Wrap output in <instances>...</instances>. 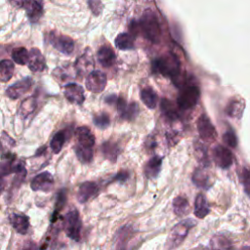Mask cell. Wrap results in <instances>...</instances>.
<instances>
[{
  "label": "cell",
  "instance_id": "7bdbcfd3",
  "mask_svg": "<svg viewBox=\"0 0 250 250\" xmlns=\"http://www.w3.org/2000/svg\"><path fill=\"white\" fill-rule=\"evenodd\" d=\"M127 178H128V173L125 172V171H120L118 173V175L116 176L115 180H117V181H125Z\"/></svg>",
  "mask_w": 250,
  "mask_h": 250
},
{
  "label": "cell",
  "instance_id": "f35d334b",
  "mask_svg": "<svg viewBox=\"0 0 250 250\" xmlns=\"http://www.w3.org/2000/svg\"><path fill=\"white\" fill-rule=\"evenodd\" d=\"M194 150H195V155H196L195 157H196V159L199 162L203 163L202 165H205V166L208 165L209 160H208V155H207L206 150H205V146L203 145L199 144V145L194 146Z\"/></svg>",
  "mask_w": 250,
  "mask_h": 250
},
{
  "label": "cell",
  "instance_id": "9c48e42d",
  "mask_svg": "<svg viewBox=\"0 0 250 250\" xmlns=\"http://www.w3.org/2000/svg\"><path fill=\"white\" fill-rule=\"evenodd\" d=\"M213 159L217 166L222 169H227L231 166L233 162V155L231 151L222 145H217L213 148Z\"/></svg>",
  "mask_w": 250,
  "mask_h": 250
},
{
  "label": "cell",
  "instance_id": "836d02e7",
  "mask_svg": "<svg viewBox=\"0 0 250 250\" xmlns=\"http://www.w3.org/2000/svg\"><path fill=\"white\" fill-rule=\"evenodd\" d=\"M28 57H29V53L23 47H18L12 51V58L14 62L18 64H21V65L26 64L28 62Z\"/></svg>",
  "mask_w": 250,
  "mask_h": 250
},
{
  "label": "cell",
  "instance_id": "ba28073f",
  "mask_svg": "<svg viewBox=\"0 0 250 250\" xmlns=\"http://www.w3.org/2000/svg\"><path fill=\"white\" fill-rule=\"evenodd\" d=\"M106 76L100 70H92L86 78L85 85L87 90L93 93H101L106 86Z\"/></svg>",
  "mask_w": 250,
  "mask_h": 250
},
{
  "label": "cell",
  "instance_id": "6da1fadb",
  "mask_svg": "<svg viewBox=\"0 0 250 250\" xmlns=\"http://www.w3.org/2000/svg\"><path fill=\"white\" fill-rule=\"evenodd\" d=\"M152 69L165 77H170L177 85L182 86L187 81L182 78L183 75L181 73L180 61L173 54H167L154 60L152 62Z\"/></svg>",
  "mask_w": 250,
  "mask_h": 250
},
{
  "label": "cell",
  "instance_id": "7a4b0ae2",
  "mask_svg": "<svg viewBox=\"0 0 250 250\" xmlns=\"http://www.w3.org/2000/svg\"><path fill=\"white\" fill-rule=\"evenodd\" d=\"M141 29L150 42L157 44L161 40V28L159 21L154 14V12L150 9H147L144 12L141 21H140Z\"/></svg>",
  "mask_w": 250,
  "mask_h": 250
},
{
  "label": "cell",
  "instance_id": "30bf717a",
  "mask_svg": "<svg viewBox=\"0 0 250 250\" xmlns=\"http://www.w3.org/2000/svg\"><path fill=\"white\" fill-rule=\"evenodd\" d=\"M32 84H33V80H32L31 77L22 78V79L19 80L18 82L14 83L13 85H11L6 90V95H7L8 98H10L12 100L19 99L24 93L29 91V89L31 88Z\"/></svg>",
  "mask_w": 250,
  "mask_h": 250
},
{
  "label": "cell",
  "instance_id": "8d00e7d4",
  "mask_svg": "<svg viewBox=\"0 0 250 250\" xmlns=\"http://www.w3.org/2000/svg\"><path fill=\"white\" fill-rule=\"evenodd\" d=\"M241 183L243 185V188L245 193L250 197V167L245 166L241 171Z\"/></svg>",
  "mask_w": 250,
  "mask_h": 250
},
{
  "label": "cell",
  "instance_id": "e0dca14e",
  "mask_svg": "<svg viewBox=\"0 0 250 250\" xmlns=\"http://www.w3.org/2000/svg\"><path fill=\"white\" fill-rule=\"evenodd\" d=\"M75 134H76L77 146L93 148L95 145V137L88 127L82 126L77 128Z\"/></svg>",
  "mask_w": 250,
  "mask_h": 250
},
{
  "label": "cell",
  "instance_id": "1f68e13d",
  "mask_svg": "<svg viewBox=\"0 0 250 250\" xmlns=\"http://www.w3.org/2000/svg\"><path fill=\"white\" fill-rule=\"evenodd\" d=\"M36 105H37V102L34 97H28L24 99L20 106L21 116L23 118L27 117L29 114H31V112H33V110L36 108Z\"/></svg>",
  "mask_w": 250,
  "mask_h": 250
},
{
  "label": "cell",
  "instance_id": "4316f807",
  "mask_svg": "<svg viewBox=\"0 0 250 250\" xmlns=\"http://www.w3.org/2000/svg\"><path fill=\"white\" fill-rule=\"evenodd\" d=\"M141 100L142 102L150 109H153L156 104H157V95L156 93L154 92V90H152L151 88L149 87H146V88H144L142 91H141Z\"/></svg>",
  "mask_w": 250,
  "mask_h": 250
},
{
  "label": "cell",
  "instance_id": "277c9868",
  "mask_svg": "<svg viewBox=\"0 0 250 250\" xmlns=\"http://www.w3.org/2000/svg\"><path fill=\"white\" fill-rule=\"evenodd\" d=\"M195 225V222L188 219L185 221L180 222L179 224H177L171 230L168 238H167V242H166V248L168 249H173L178 247L186 238V236L188 235L189 229Z\"/></svg>",
  "mask_w": 250,
  "mask_h": 250
},
{
  "label": "cell",
  "instance_id": "ffe728a7",
  "mask_svg": "<svg viewBox=\"0 0 250 250\" xmlns=\"http://www.w3.org/2000/svg\"><path fill=\"white\" fill-rule=\"evenodd\" d=\"M10 223L17 232L21 234H25L29 228V221L26 216L12 214L10 216Z\"/></svg>",
  "mask_w": 250,
  "mask_h": 250
},
{
  "label": "cell",
  "instance_id": "3957f363",
  "mask_svg": "<svg viewBox=\"0 0 250 250\" xmlns=\"http://www.w3.org/2000/svg\"><path fill=\"white\" fill-rule=\"evenodd\" d=\"M200 97V91L198 87L192 82L186 81L181 86L180 94L177 98V105L180 109L188 110L193 108Z\"/></svg>",
  "mask_w": 250,
  "mask_h": 250
},
{
  "label": "cell",
  "instance_id": "5bb4252c",
  "mask_svg": "<svg viewBox=\"0 0 250 250\" xmlns=\"http://www.w3.org/2000/svg\"><path fill=\"white\" fill-rule=\"evenodd\" d=\"M115 103L117 104L118 113L123 119L131 120L137 115V113H138V104H136L135 103L127 104L126 101L123 98H117Z\"/></svg>",
  "mask_w": 250,
  "mask_h": 250
},
{
  "label": "cell",
  "instance_id": "60d3db41",
  "mask_svg": "<svg viewBox=\"0 0 250 250\" xmlns=\"http://www.w3.org/2000/svg\"><path fill=\"white\" fill-rule=\"evenodd\" d=\"M88 6L95 16L100 15L103 10V5L100 0H88Z\"/></svg>",
  "mask_w": 250,
  "mask_h": 250
},
{
  "label": "cell",
  "instance_id": "d6986e66",
  "mask_svg": "<svg viewBox=\"0 0 250 250\" xmlns=\"http://www.w3.org/2000/svg\"><path fill=\"white\" fill-rule=\"evenodd\" d=\"M98 61L101 65L104 67H109L113 65L116 60V56L114 51L109 46H102L97 54Z\"/></svg>",
  "mask_w": 250,
  "mask_h": 250
},
{
  "label": "cell",
  "instance_id": "8992f818",
  "mask_svg": "<svg viewBox=\"0 0 250 250\" xmlns=\"http://www.w3.org/2000/svg\"><path fill=\"white\" fill-rule=\"evenodd\" d=\"M49 42L64 55H70L74 50V41L66 35L58 34L56 31H52L49 34Z\"/></svg>",
  "mask_w": 250,
  "mask_h": 250
},
{
  "label": "cell",
  "instance_id": "7402d4cb",
  "mask_svg": "<svg viewBox=\"0 0 250 250\" xmlns=\"http://www.w3.org/2000/svg\"><path fill=\"white\" fill-rule=\"evenodd\" d=\"M192 182L195 186L202 188H208V187H210L212 185L210 175L203 168L195 169V171L193 172V175H192Z\"/></svg>",
  "mask_w": 250,
  "mask_h": 250
},
{
  "label": "cell",
  "instance_id": "f1b7e54d",
  "mask_svg": "<svg viewBox=\"0 0 250 250\" xmlns=\"http://www.w3.org/2000/svg\"><path fill=\"white\" fill-rule=\"evenodd\" d=\"M24 169V166L21 162L15 163L14 159H9L5 163H0V178L10 174V173H18L19 171Z\"/></svg>",
  "mask_w": 250,
  "mask_h": 250
},
{
  "label": "cell",
  "instance_id": "8fae6325",
  "mask_svg": "<svg viewBox=\"0 0 250 250\" xmlns=\"http://www.w3.org/2000/svg\"><path fill=\"white\" fill-rule=\"evenodd\" d=\"M54 186V177L49 172H42L31 181L30 188L34 191H49Z\"/></svg>",
  "mask_w": 250,
  "mask_h": 250
},
{
  "label": "cell",
  "instance_id": "2e32d148",
  "mask_svg": "<svg viewBox=\"0 0 250 250\" xmlns=\"http://www.w3.org/2000/svg\"><path fill=\"white\" fill-rule=\"evenodd\" d=\"M99 187L94 182H84L80 185L77 192V199L80 203H85L97 194Z\"/></svg>",
  "mask_w": 250,
  "mask_h": 250
},
{
  "label": "cell",
  "instance_id": "74e56055",
  "mask_svg": "<svg viewBox=\"0 0 250 250\" xmlns=\"http://www.w3.org/2000/svg\"><path fill=\"white\" fill-rule=\"evenodd\" d=\"M223 141H224V143H225L228 146H229V147H231V148H235L236 146H237V138H236V135H235V133L233 132V130H231V129H229V130H227V131L224 133V135H223Z\"/></svg>",
  "mask_w": 250,
  "mask_h": 250
},
{
  "label": "cell",
  "instance_id": "52a82bcc",
  "mask_svg": "<svg viewBox=\"0 0 250 250\" xmlns=\"http://www.w3.org/2000/svg\"><path fill=\"white\" fill-rule=\"evenodd\" d=\"M197 130L200 138L207 143H212L217 138L216 129L206 114H201L198 117Z\"/></svg>",
  "mask_w": 250,
  "mask_h": 250
},
{
  "label": "cell",
  "instance_id": "d590c367",
  "mask_svg": "<svg viewBox=\"0 0 250 250\" xmlns=\"http://www.w3.org/2000/svg\"><path fill=\"white\" fill-rule=\"evenodd\" d=\"M210 247L218 249H229L232 247V245L231 241L225 235H214L210 240Z\"/></svg>",
  "mask_w": 250,
  "mask_h": 250
},
{
  "label": "cell",
  "instance_id": "e575fe53",
  "mask_svg": "<svg viewBox=\"0 0 250 250\" xmlns=\"http://www.w3.org/2000/svg\"><path fill=\"white\" fill-rule=\"evenodd\" d=\"M74 151L77 158L83 163H89L93 159V148L91 147H84L76 145L74 146Z\"/></svg>",
  "mask_w": 250,
  "mask_h": 250
},
{
  "label": "cell",
  "instance_id": "7c38bea8",
  "mask_svg": "<svg viewBox=\"0 0 250 250\" xmlns=\"http://www.w3.org/2000/svg\"><path fill=\"white\" fill-rule=\"evenodd\" d=\"M63 94L65 99L76 104H81L85 101L84 89L76 83H68L63 88Z\"/></svg>",
  "mask_w": 250,
  "mask_h": 250
},
{
  "label": "cell",
  "instance_id": "ee69618b",
  "mask_svg": "<svg viewBox=\"0 0 250 250\" xmlns=\"http://www.w3.org/2000/svg\"><path fill=\"white\" fill-rule=\"evenodd\" d=\"M5 188V182L3 180H0V194L3 192Z\"/></svg>",
  "mask_w": 250,
  "mask_h": 250
},
{
  "label": "cell",
  "instance_id": "9a60e30c",
  "mask_svg": "<svg viewBox=\"0 0 250 250\" xmlns=\"http://www.w3.org/2000/svg\"><path fill=\"white\" fill-rule=\"evenodd\" d=\"M27 65L30 70L33 72H38V71H43L46 67V62H45V58L38 50L37 48H32L29 52V57H28V62Z\"/></svg>",
  "mask_w": 250,
  "mask_h": 250
},
{
  "label": "cell",
  "instance_id": "5b68a950",
  "mask_svg": "<svg viewBox=\"0 0 250 250\" xmlns=\"http://www.w3.org/2000/svg\"><path fill=\"white\" fill-rule=\"evenodd\" d=\"M81 228L82 223L80 220L79 213L76 209H71L68 211L64 217L63 229L66 235L72 240L79 241L81 235Z\"/></svg>",
  "mask_w": 250,
  "mask_h": 250
},
{
  "label": "cell",
  "instance_id": "4dcf8cb0",
  "mask_svg": "<svg viewBox=\"0 0 250 250\" xmlns=\"http://www.w3.org/2000/svg\"><path fill=\"white\" fill-rule=\"evenodd\" d=\"M115 46L119 50H130L134 48V39L129 33H120L115 38Z\"/></svg>",
  "mask_w": 250,
  "mask_h": 250
},
{
  "label": "cell",
  "instance_id": "83f0119b",
  "mask_svg": "<svg viewBox=\"0 0 250 250\" xmlns=\"http://www.w3.org/2000/svg\"><path fill=\"white\" fill-rule=\"evenodd\" d=\"M14 67V62L10 60H2L0 62V82H7L12 78Z\"/></svg>",
  "mask_w": 250,
  "mask_h": 250
},
{
  "label": "cell",
  "instance_id": "4fadbf2b",
  "mask_svg": "<svg viewBox=\"0 0 250 250\" xmlns=\"http://www.w3.org/2000/svg\"><path fill=\"white\" fill-rule=\"evenodd\" d=\"M22 7L31 22L38 21L43 15L42 5L37 0H22Z\"/></svg>",
  "mask_w": 250,
  "mask_h": 250
},
{
  "label": "cell",
  "instance_id": "ab89813d",
  "mask_svg": "<svg viewBox=\"0 0 250 250\" xmlns=\"http://www.w3.org/2000/svg\"><path fill=\"white\" fill-rule=\"evenodd\" d=\"M94 123L98 128L104 129V128L108 127V125L110 123V120H109V117L106 113H101V114L96 115L94 117Z\"/></svg>",
  "mask_w": 250,
  "mask_h": 250
},
{
  "label": "cell",
  "instance_id": "d6a6232c",
  "mask_svg": "<svg viewBox=\"0 0 250 250\" xmlns=\"http://www.w3.org/2000/svg\"><path fill=\"white\" fill-rule=\"evenodd\" d=\"M188 201L186 197L184 196H177L173 200V209L175 214L178 216H183L188 212Z\"/></svg>",
  "mask_w": 250,
  "mask_h": 250
},
{
  "label": "cell",
  "instance_id": "ac0fdd59",
  "mask_svg": "<svg viewBox=\"0 0 250 250\" xmlns=\"http://www.w3.org/2000/svg\"><path fill=\"white\" fill-rule=\"evenodd\" d=\"M74 66L79 75L82 76L85 74H89L94 68V61L91 54L84 53L76 60Z\"/></svg>",
  "mask_w": 250,
  "mask_h": 250
},
{
  "label": "cell",
  "instance_id": "b9f144b4",
  "mask_svg": "<svg viewBox=\"0 0 250 250\" xmlns=\"http://www.w3.org/2000/svg\"><path fill=\"white\" fill-rule=\"evenodd\" d=\"M64 203H65V193L64 191H61L58 194V198L56 202V212H59V210L63 207Z\"/></svg>",
  "mask_w": 250,
  "mask_h": 250
},
{
  "label": "cell",
  "instance_id": "d4e9b609",
  "mask_svg": "<svg viewBox=\"0 0 250 250\" xmlns=\"http://www.w3.org/2000/svg\"><path fill=\"white\" fill-rule=\"evenodd\" d=\"M162 165V158L159 156H153L148 160L145 166V174L147 178L152 179L157 177Z\"/></svg>",
  "mask_w": 250,
  "mask_h": 250
},
{
  "label": "cell",
  "instance_id": "603a6c76",
  "mask_svg": "<svg viewBox=\"0 0 250 250\" xmlns=\"http://www.w3.org/2000/svg\"><path fill=\"white\" fill-rule=\"evenodd\" d=\"M161 106V111L163 115L170 121H175L179 118V110H178V105L173 104L170 100L167 99H162L160 103Z\"/></svg>",
  "mask_w": 250,
  "mask_h": 250
},
{
  "label": "cell",
  "instance_id": "f546056e",
  "mask_svg": "<svg viewBox=\"0 0 250 250\" xmlns=\"http://www.w3.org/2000/svg\"><path fill=\"white\" fill-rule=\"evenodd\" d=\"M66 139H67V132L64 131V130L59 131L52 138L51 143H50V146H51L54 153H59L62 150V146L64 145V142H65Z\"/></svg>",
  "mask_w": 250,
  "mask_h": 250
},
{
  "label": "cell",
  "instance_id": "484cf974",
  "mask_svg": "<svg viewBox=\"0 0 250 250\" xmlns=\"http://www.w3.org/2000/svg\"><path fill=\"white\" fill-rule=\"evenodd\" d=\"M102 151L106 159L111 162H115L120 153V148L115 143L105 142L102 146Z\"/></svg>",
  "mask_w": 250,
  "mask_h": 250
},
{
  "label": "cell",
  "instance_id": "cb8c5ba5",
  "mask_svg": "<svg viewBox=\"0 0 250 250\" xmlns=\"http://www.w3.org/2000/svg\"><path fill=\"white\" fill-rule=\"evenodd\" d=\"M194 215L198 219H203L209 214V205L203 193L197 194L194 201Z\"/></svg>",
  "mask_w": 250,
  "mask_h": 250
},
{
  "label": "cell",
  "instance_id": "44dd1931",
  "mask_svg": "<svg viewBox=\"0 0 250 250\" xmlns=\"http://www.w3.org/2000/svg\"><path fill=\"white\" fill-rule=\"evenodd\" d=\"M245 107V103L241 99H232L226 107V113L233 118H241Z\"/></svg>",
  "mask_w": 250,
  "mask_h": 250
}]
</instances>
